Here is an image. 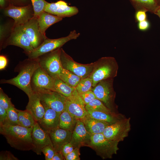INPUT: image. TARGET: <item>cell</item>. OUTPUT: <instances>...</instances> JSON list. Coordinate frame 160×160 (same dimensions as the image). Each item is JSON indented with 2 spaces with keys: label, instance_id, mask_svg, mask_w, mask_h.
Returning a JSON list of instances; mask_svg holds the SVG:
<instances>
[{
  "label": "cell",
  "instance_id": "6da1fadb",
  "mask_svg": "<svg viewBox=\"0 0 160 160\" xmlns=\"http://www.w3.org/2000/svg\"><path fill=\"white\" fill-rule=\"evenodd\" d=\"M32 128L19 125H3L0 126V133L11 147L22 151L33 150L34 146L31 136Z\"/></svg>",
  "mask_w": 160,
  "mask_h": 160
},
{
  "label": "cell",
  "instance_id": "7a4b0ae2",
  "mask_svg": "<svg viewBox=\"0 0 160 160\" xmlns=\"http://www.w3.org/2000/svg\"><path fill=\"white\" fill-rule=\"evenodd\" d=\"M39 66L38 58H28L21 64L19 73L16 76L8 80L1 79L0 83L8 84L16 86L25 92L29 97L33 92L31 86L32 76Z\"/></svg>",
  "mask_w": 160,
  "mask_h": 160
},
{
  "label": "cell",
  "instance_id": "3957f363",
  "mask_svg": "<svg viewBox=\"0 0 160 160\" xmlns=\"http://www.w3.org/2000/svg\"><path fill=\"white\" fill-rule=\"evenodd\" d=\"M118 69V63L113 57H103L94 62L92 72L89 76L92 80V87L102 80L114 79L117 76Z\"/></svg>",
  "mask_w": 160,
  "mask_h": 160
},
{
  "label": "cell",
  "instance_id": "277c9868",
  "mask_svg": "<svg viewBox=\"0 0 160 160\" xmlns=\"http://www.w3.org/2000/svg\"><path fill=\"white\" fill-rule=\"evenodd\" d=\"M119 142L105 137L103 133L91 135L88 147L94 150L103 159H111L119 149Z\"/></svg>",
  "mask_w": 160,
  "mask_h": 160
},
{
  "label": "cell",
  "instance_id": "5b68a950",
  "mask_svg": "<svg viewBox=\"0 0 160 160\" xmlns=\"http://www.w3.org/2000/svg\"><path fill=\"white\" fill-rule=\"evenodd\" d=\"M114 79L102 80L92 88L97 99L101 101L113 112L119 113L115 103L116 92L113 87Z\"/></svg>",
  "mask_w": 160,
  "mask_h": 160
},
{
  "label": "cell",
  "instance_id": "8992f818",
  "mask_svg": "<svg viewBox=\"0 0 160 160\" xmlns=\"http://www.w3.org/2000/svg\"><path fill=\"white\" fill-rule=\"evenodd\" d=\"M80 35V33L73 30L65 37L56 39L47 38L39 46L34 49L32 52L27 55L29 58H38L42 55L61 48L69 41L77 39Z\"/></svg>",
  "mask_w": 160,
  "mask_h": 160
},
{
  "label": "cell",
  "instance_id": "52a82bcc",
  "mask_svg": "<svg viewBox=\"0 0 160 160\" xmlns=\"http://www.w3.org/2000/svg\"><path fill=\"white\" fill-rule=\"evenodd\" d=\"M61 48L38 57L40 66L55 79L59 78L63 68L60 60Z\"/></svg>",
  "mask_w": 160,
  "mask_h": 160
},
{
  "label": "cell",
  "instance_id": "ba28073f",
  "mask_svg": "<svg viewBox=\"0 0 160 160\" xmlns=\"http://www.w3.org/2000/svg\"><path fill=\"white\" fill-rule=\"evenodd\" d=\"M60 60L63 68L80 77L81 79L88 77L92 73L94 62L82 64L75 61L61 48Z\"/></svg>",
  "mask_w": 160,
  "mask_h": 160
},
{
  "label": "cell",
  "instance_id": "9c48e42d",
  "mask_svg": "<svg viewBox=\"0 0 160 160\" xmlns=\"http://www.w3.org/2000/svg\"><path fill=\"white\" fill-rule=\"evenodd\" d=\"M130 118H125L108 126L103 134L110 140L119 142L127 137L131 130Z\"/></svg>",
  "mask_w": 160,
  "mask_h": 160
},
{
  "label": "cell",
  "instance_id": "30bf717a",
  "mask_svg": "<svg viewBox=\"0 0 160 160\" xmlns=\"http://www.w3.org/2000/svg\"><path fill=\"white\" fill-rule=\"evenodd\" d=\"M10 45L22 48L26 55L34 49L28 37L21 25H13L11 33L4 42L1 49Z\"/></svg>",
  "mask_w": 160,
  "mask_h": 160
},
{
  "label": "cell",
  "instance_id": "8fae6325",
  "mask_svg": "<svg viewBox=\"0 0 160 160\" xmlns=\"http://www.w3.org/2000/svg\"><path fill=\"white\" fill-rule=\"evenodd\" d=\"M3 10V13L6 16L14 20V26L21 25L34 17V12L32 4L18 6L9 4Z\"/></svg>",
  "mask_w": 160,
  "mask_h": 160
},
{
  "label": "cell",
  "instance_id": "7c38bea8",
  "mask_svg": "<svg viewBox=\"0 0 160 160\" xmlns=\"http://www.w3.org/2000/svg\"><path fill=\"white\" fill-rule=\"evenodd\" d=\"M36 92L38 93L43 105L47 106L60 114L65 110L66 97L63 95L50 90Z\"/></svg>",
  "mask_w": 160,
  "mask_h": 160
},
{
  "label": "cell",
  "instance_id": "4fadbf2b",
  "mask_svg": "<svg viewBox=\"0 0 160 160\" xmlns=\"http://www.w3.org/2000/svg\"><path fill=\"white\" fill-rule=\"evenodd\" d=\"M55 79L47 73L40 66L35 71L31 81L33 91L50 90L54 91Z\"/></svg>",
  "mask_w": 160,
  "mask_h": 160
},
{
  "label": "cell",
  "instance_id": "5bb4252c",
  "mask_svg": "<svg viewBox=\"0 0 160 160\" xmlns=\"http://www.w3.org/2000/svg\"><path fill=\"white\" fill-rule=\"evenodd\" d=\"M31 136L34 146L33 151L37 155H41L42 149L45 146H53L48 132L44 130L37 122L33 127Z\"/></svg>",
  "mask_w": 160,
  "mask_h": 160
},
{
  "label": "cell",
  "instance_id": "9a60e30c",
  "mask_svg": "<svg viewBox=\"0 0 160 160\" xmlns=\"http://www.w3.org/2000/svg\"><path fill=\"white\" fill-rule=\"evenodd\" d=\"M21 26L34 49L39 46L45 39L40 31L37 17H33Z\"/></svg>",
  "mask_w": 160,
  "mask_h": 160
},
{
  "label": "cell",
  "instance_id": "2e32d148",
  "mask_svg": "<svg viewBox=\"0 0 160 160\" xmlns=\"http://www.w3.org/2000/svg\"><path fill=\"white\" fill-rule=\"evenodd\" d=\"M44 11L63 18L76 15L79 10L76 7L69 6L65 1L60 0L55 3L48 2Z\"/></svg>",
  "mask_w": 160,
  "mask_h": 160
},
{
  "label": "cell",
  "instance_id": "e0dca14e",
  "mask_svg": "<svg viewBox=\"0 0 160 160\" xmlns=\"http://www.w3.org/2000/svg\"><path fill=\"white\" fill-rule=\"evenodd\" d=\"M85 105L78 93L72 97L66 98L65 109L74 117L81 119L88 114Z\"/></svg>",
  "mask_w": 160,
  "mask_h": 160
},
{
  "label": "cell",
  "instance_id": "ac0fdd59",
  "mask_svg": "<svg viewBox=\"0 0 160 160\" xmlns=\"http://www.w3.org/2000/svg\"><path fill=\"white\" fill-rule=\"evenodd\" d=\"M91 135L87 130L83 122L78 119L75 129L72 132L70 143L74 148L81 146L88 147Z\"/></svg>",
  "mask_w": 160,
  "mask_h": 160
},
{
  "label": "cell",
  "instance_id": "d6986e66",
  "mask_svg": "<svg viewBox=\"0 0 160 160\" xmlns=\"http://www.w3.org/2000/svg\"><path fill=\"white\" fill-rule=\"evenodd\" d=\"M43 106L45 109L44 115L43 118L37 122L44 130L49 132L59 127L60 114L47 106Z\"/></svg>",
  "mask_w": 160,
  "mask_h": 160
},
{
  "label": "cell",
  "instance_id": "ffe728a7",
  "mask_svg": "<svg viewBox=\"0 0 160 160\" xmlns=\"http://www.w3.org/2000/svg\"><path fill=\"white\" fill-rule=\"evenodd\" d=\"M53 146L57 151H60L62 146L70 142L72 132L59 127L50 131L48 132Z\"/></svg>",
  "mask_w": 160,
  "mask_h": 160
},
{
  "label": "cell",
  "instance_id": "44dd1931",
  "mask_svg": "<svg viewBox=\"0 0 160 160\" xmlns=\"http://www.w3.org/2000/svg\"><path fill=\"white\" fill-rule=\"evenodd\" d=\"M28 98L26 110L31 114L36 121H39L43 118L45 113V109L39 95L38 92L33 91Z\"/></svg>",
  "mask_w": 160,
  "mask_h": 160
},
{
  "label": "cell",
  "instance_id": "7402d4cb",
  "mask_svg": "<svg viewBox=\"0 0 160 160\" xmlns=\"http://www.w3.org/2000/svg\"><path fill=\"white\" fill-rule=\"evenodd\" d=\"M80 119L83 122L87 130L91 135L103 133L105 128L110 125L106 122L94 119L88 114Z\"/></svg>",
  "mask_w": 160,
  "mask_h": 160
},
{
  "label": "cell",
  "instance_id": "603a6c76",
  "mask_svg": "<svg viewBox=\"0 0 160 160\" xmlns=\"http://www.w3.org/2000/svg\"><path fill=\"white\" fill-rule=\"evenodd\" d=\"M40 31L45 39L47 37L45 32L52 25L61 21L63 18L44 11L37 17Z\"/></svg>",
  "mask_w": 160,
  "mask_h": 160
},
{
  "label": "cell",
  "instance_id": "cb8c5ba5",
  "mask_svg": "<svg viewBox=\"0 0 160 160\" xmlns=\"http://www.w3.org/2000/svg\"><path fill=\"white\" fill-rule=\"evenodd\" d=\"M88 114L92 117L111 124L117 121L126 118L123 114L112 112L108 113L102 111H87Z\"/></svg>",
  "mask_w": 160,
  "mask_h": 160
},
{
  "label": "cell",
  "instance_id": "d4e9b609",
  "mask_svg": "<svg viewBox=\"0 0 160 160\" xmlns=\"http://www.w3.org/2000/svg\"><path fill=\"white\" fill-rule=\"evenodd\" d=\"M78 120L65 110L60 115L59 127L73 132Z\"/></svg>",
  "mask_w": 160,
  "mask_h": 160
},
{
  "label": "cell",
  "instance_id": "484cf974",
  "mask_svg": "<svg viewBox=\"0 0 160 160\" xmlns=\"http://www.w3.org/2000/svg\"><path fill=\"white\" fill-rule=\"evenodd\" d=\"M135 10L143 9L155 14L159 7L155 0H129Z\"/></svg>",
  "mask_w": 160,
  "mask_h": 160
},
{
  "label": "cell",
  "instance_id": "4316f807",
  "mask_svg": "<svg viewBox=\"0 0 160 160\" xmlns=\"http://www.w3.org/2000/svg\"><path fill=\"white\" fill-rule=\"evenodd\" d=\"M55 80L54 91L60 93L66 97H72L79 93L76 87L68 85L59 78Z\"/></svg>",
  "mask_w": 160,
  "mask_h": 160
},
{
  "label": "cell",
  "instance_id": "83f0119b",
  "mask_svg": "<svg viewBox=\"0 0 160 160\" xmlns=\"http://www.w3.org/2000/svg\"><path fill=\"white\" fill-rule=\"evenodd\" d=\"M19 125L23 127H33L37 122L31 114L27 110H18Z\"/></svg>",
  "mask_w": 160,
  "mask_h": 160
},
{
  "label": "cell",
  "instance_id": "f1b7e54d",
  "mask_svg": "<svg viewBox=\"0 0 160 160\" xmlns=\"http://www.w3.org/2000/svg\"><path fill=\"white\" fill-rule=\"evenodd\" d=\"M68 85L76 87L81 79L63 68L59 78Z\"/></svg>",
  "mask_w": 160,
  "mask_h": 160
},
{
  "label": "cell",
  "instance_id": "f546056e",
  "mask_svg": "<svg viewBox=\"0 0 160 160\" xmlns=\"http://www.w3.org/2000/svg\"><path fill=\"white\" fill-rule=\"evenodd\" d=\"M7 119L1 125H19L18 110L14 105L10 107L7 110ZM0 125V126H1Z\"/></svg>",
  "mask_w": 160,
  "mask_h": 160
},
{
  "label": "cell",
  "instance_id": "4dcf8cb0",
  "mask_svg": "<svg viewBox=\"0 0 160 160\" xmlns=\"http://www.w3.org/2000/svg\"><path fill=\"white\" fill-rule=\"evenodd\" d=\"M85 108L87 111H100L108 113L113 112L102 102L97 98L85 105Z\"/></svg>",
  "mask_w": 160,
  "mask_h": 160
},
{
  "label": "cell",
  "instance_id": "1f68e13d",
  "mask_svg": "<svg viewBox=\"0 0 160 160\" xmlns=\"http://www.w3.org/2000/svg\"><path fill=\"white\" fill-rule=\"evenodd\" d=\"M14 22L6 23L1 24L0 25V50L2 45L10 35L14 25Z\"/></svg>",
  "mask_w": 160,
  "mask_h": 160
},
{
  "label": "cell",
  "instance_id": "d6a6232c",
  "mask_svg": "<svg viewBox=\"0 0 160 160\" xmlns=\"http://www.w3.org/2000/svg\"><path fill=\"white\" fill-rule=\"evenodd\" d=\"M92 87V81L89 77L81 79L76 87V89L80 95L83 93L91 90Z\"/></svg>",
  "mask_w": 160,
  "mask_h": 160
},
{
  "label": "cell",
  "instance_id": "836d02e7",
  "mask_svg": "<svg viewBox=\"0 0 160 160\" xmlns=\"http://www.w3.org/2000/svg\"><path fill=\"white\" fill-rule=\"evenodd\" d=\"M33 6L34 17H37L42 12L44 11L48 3L45 0H30Z\"/></svg>",
  "mask_w": 160,
  "mask_h": 160
},
{
  "label": "cell",
  "instance_id": "e575fe53",
  "mask_svg": "<svg viewBox=\"0 0 160 160\" xmlns=\"http://www.w3.org/2000/svg\"><path fill=\"white\" fill-rule=\"evenodd\" d=\"M14 105L11 101V98L0 88V106L7 110L11 106Z\"/></svg>",
  "mask_w": 160,
  "mask_h": 160
},
{
  "label": "cell",
  "instance_id": "d590c367",
  "mask_svg": "<svg viewBox=\"0 0 160 160\" xmlns=\"http://www.w3.org/2000/svg\"><path fill=\"white\" fill-rule=\"evenodd\" d=\"M41 152L44 155L46 160H52L54 156L57 151L54 149L53 146L49 145L43 148Z\"/></svg>",
  "mask_w": 160,
  "mask_h": 160
},
{
  "label": "cell",
  "instance_id": "8d00e7d4",
  "mask_svg": "<svg viewBox=\"0 0 160 160\" xmlns=\"http://www.w3.org/2000/svg\"><path fill=\"white\" fill-rule=\"evenodd\" d=\"M85 104L86 105L97 98L92 90H90L80 95Z\"/></svg>",
  "mask_w": 160,
  "mask_h": 160
},
{
  "label": "cell",
  "instance_id": "74e56055",
  "mask_svg": "<svg viewBox=\"0 0 160 160\" xmlns=\"http://www.w3.org/2000/svg\"><path fill=\"white\" fill-rule=\"evenodd\" d=\"M79 148H75L70 153L65 157L66 160H80V155Z\"/></svg>",
  "mask_w": 160,
  "mask_h": 160
},
{
  "label": "cell",
  "instance_id": "f35d334b",
  "mask_svg": "<svg viewBox=\"0 0 160 160\" xmlns=\"http://www.w3.org/2000/svg\"><path fill=\"white\" fill-rule=\"evenodd\" d=\"M147 11L143 9L135 11V17L136 21L138 23L147 20Z\"/></svg>",
  "mask_w": 160,
  "mask_h": 160
},
{
  "label": "cell",
  "instance_id": "ab89813d",
  "mask_svg": "<svg viewBox=\"0 0 160 160\" xmlns=\"http://www.w3.org/2000/svg\"><path fill=\"white\" fill-rule=\"evenodd\" d=\"M74 148L73 145L69 142L65 143L62 146L60 152L65 159L66 156L71 152Z\"/></svg>",
  "mask_w": 160,
  "mask_h": 160
},
{
  "label": "cell",
  "instance_id": "60d3db41",
  "mask_svg": "<svg viewBox=\"0 0 160 160\" xmlns=\"http://www.w3.org/2000/svg\"><path fill=\"white\" fill-rule=\"evenodd\" d=\"M0 160H17L18 159L9 151H6L1 152Z\"/></svg>",
  "mask_w": 160,
  "mask_h": 160
},
{
  "label": "cell",
  "instance_id": "b9f144b4",
  "mask_svg": "<svg viewBox=\"0 0 160 160\" xmlns=\"http://www.w3.org/2000/svg\"><path fill=\"white\" fill-rule=\"evenodd\" d=\"M150 26V23L147 19L138 22V28L141 31H147L149 28Z\"/></svg>",
  "mask_w": 160,
  "mask_h": 160
},
{
  "label": "cell",
  "instance_id": "7bdbcfd3",
  "mask_svg": "<svg viewBox=\"0 0 160 160\" xmlns=\"http://www.w3.org/2000/svg\"><path fill=\"white\" fill-rule=\"evenodd\" d=\"M7 116V110L0 106V125L2 124L5 121Z\"/></svg>",
  "mask_w": 160,
  "mask_h": 160
},
{
  "label": "cell",
  "instance_id": "ee69618b",
  "mask_svg": "<svg viewBox=\"0 0 160 160\" xmlns=\"http://www.w3.org/2000/svg\"><path fill=\"white\" fill-rule=\"evenodd\" d=\"M10 4L18 6H25L27 4L28 0H9Z\"/></svg>",
  "mask_w": 160,
  "mask_h": 160
},
{
  "label": "cell",
  "instance_id": "f6af8a7d",
  "mask_svg": "<svg viewBox=\"0 0 160 160\" xmlns=\"http://www.w3.org/2000/svg\"><path fill=\"white\" fill-rule=\"evenodd\" d=\"M7 59L4 55H1L0 56V70H2L4 69L7 64Z\"/></svg>",
  "mask_w": 160,
  "mask_h": 160
},
{
  "label": "cell",
  "instance_id": "bcb514c9",
  "mask_svg": "<svg viewBox=\"0 0 160 160\" xmlns=\"http://www.w3.org/2000/svg\"><path fill=\"white\" fill-rule=\"evenodd\" d=\"M65 160V157L60 151H57L53 157L52 160Z\"/></svg>",
  "mask_w": 160,
  "mask_h": 160
},
{
  "label": "cell",
  "instance_id": "7dc6e473",
  "mask_svg": "<svg viewBox=\"0 0 160 160\" xmlns=\"http://www.w3.org/2000/svg\"><path fill=\"white\" fill-rule=\"evenodd\" d=\"M10 4L9 0H0V7L1 9L7 7Z\"/></svg>",
  "mask_w": 160,
  "mask_h": 160
},
{
  "label": "cell",
  "instance_id": "c3c4849f",
  "mask_svg": "<svg viewBox=\"0 0 160 160\" xmlns=\"http://www.w3.org/2000/svg\"><path fill=\"white\" fill-rule=\"evenodd\" d=\"M155 14L157 15L160 19V5L159 6Z\"/></svg>",
  "mask_w": 160,
  "mask_h": 160
},
{
  "label": "cell",
  "instance_id": "681fc988",
  "mask_svg": "<svg viewBox=\"0 0 160 160\" xmlns=\"http://www.w3.org/2000/svg\"><path fill=\"white\" fill-rule=\"evenodd\" d=\"M157 4L159 6L160 5V0H155Z\"/></svg>",
  "mask_w": 160,
  "mask_h": 160
}]
</instances>
